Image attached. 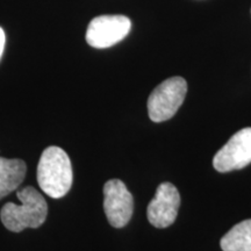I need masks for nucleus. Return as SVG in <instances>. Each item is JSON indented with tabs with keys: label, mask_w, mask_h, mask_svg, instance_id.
<instances>
[{
	"label": "nucleus",
	"mask_w": 251,
	"mask_h": 251,
	"mask_svg": "<svg viewBox=\"0 0 251 251\" xmlns=\"http://www.w3.org/2000/svg\"><path fill=\"white\" fill-rule=\"evenodd\" d=\"M17 197L21 205L7 202L0 212V219L6 229L20 233L26 228H39L45 224L48 215V205L36 188L25 187L18 191Z\"/></svg>",
	"instance_id": "1"
},
{
	"label": "nucleus",
	"mask_w": 251,
	"mask_h": 251,
	"mask_svg": "<svg viewBox=\"0 0 251 251\" xmlns=\"http://www.w3.org/2000/svg\"><path fill=\"white\" fill-rule=\"evenodd\" d=\"M74 172L68 153L59 147H48L43 150L37 165V183L50 198L64 197L70 191Z\"/></svg>",
	"instance_id": "2"
},
{
	"label": "nucleus",
	"mask_w": 251,
	"mask_h": 251,
	"mask_svg": "<svg viewBox=\"0 0 251 251\" xmlns=\"http://www.w3.org/2000/svg\"><path fill=\"white\" fill-rule=\"evenodd\" d=\"M187 93V83L183 77L176 76L163 81L148 98V114L153 122L171 119L183 105Z\"/></svg>",
	"instance_id": "3"
},
{
	"label": "nucleus",
	"mask_w": 251,
	"mask_h": 251,
	"mask_svg": "<svg viewBox=\"0 0 251 251\" xmlns=\"http://www.w3.org/2000/svg\"><path fill=\"white\" fill-rule=\"evenodd\" d=\"M130 28V19L125 15H100L89 24L86 42L97 49L109 48L124 40Z\"/></svg>",
	"instance_id": "4"
},
{
	"label": "nucleus",
	"mask_w": 251,
	"mask_h": 251,
	"mask_svg": "<svg viewBox=\"0 0 251 251\" xmlns=\"http://www.w3.org/2000/svg\"><path fill=\"white\" fill-rule=\"evenodd\" d=\"M251 163V128H243L216 152L213 166L218 172L240 170Z\"/></svg>",
	"instance_id": "5"
},
{
	"label": "nucleus",
	"mask_w": 251,
	"mask_h": 251,
	"mask_svg": "<svg viewBox=\"0 0 251 251\" xmlns=\"http://www.w3.org/2000/svg\"><path fill=\"white\" fill-rule=\"evenodd\" d=\"M103 211L109 225L124 228L130 221L134 211V199L124 181L111 179L103 186Z\"/></svg>",
	"instance_id": "6"
},
{
	"label": "nucleus",
	"mask_w": 251,
	"mask_h": 251,
	"mask_svg": "<svg viewBox=\"0 0 251 251\" xmlns=\"http://www.w3.org/2000/svg\"><path fill=\"white\" fill-rule=\"evenodd\" d=\"M180 206V196L171 183H162L147 208L149 222L156 228H166L176 221Z\"/></svg>",
	"instance_id": "7"
},
{
	"label": "nucleus",
	"mask_w": 251,
	"mask_h": 251,
	"mask_svg": "<svg viewBox=\"0 0 251 251\" xmlns=\"http://www.w3.org/2000/svg\"><path fill=\"white\" fill-rule=\"evenodd\" d=\"M26 172L27 165L23 159L0 157V200L20 186Z\"/></svg>",
	"instance_id": "8"
},
{
	"label": "nucleus",
	"mask_w": 251,
	"mask_h": 251,
	"mask_svg": "<svg viewBox=\"0 0 251 251\" xmlns=\"http://www.w3.org/2000/svg\"><path fill=\"white\" fill-rule=\"evenodd\" d=\"M224 251H251V219L234 226L220 242Z\"/></svg>",
	"instance_id": "9"
},
{
	"label": "nucleus",
	"mask_w": 251,
	"mask_h": 251,
	"mask_svg": "<svg viewBox=\"0 0 251 251\" xmlns=\"http://www.w3.org/2000/svg\"><path fill=\"white\" fill-rule=\"evenodd\" d=\"M5 43H6V35L5 31L2 30V28L0 27V59H1L2 52H4L5 49Z\"/></svg>",
	"instance_id": "10"
}]
</instances>
